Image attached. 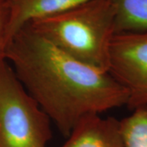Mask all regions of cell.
I'll use <instances>...</instances> for the list:
<instances>
[{
	"label": "cell",
	"instance_id": "1",
	"mask_svg": "<svg viewBox=\"0 0 147 147\" xmlns=\"http://www.w3.org/2000/svg\"><path fill=\"white\" fill-rule=\"evenodd\" d=\"M4 57L65 137L86 115L127 104V91L109 72L69 56L27 25L11 38Z\"/></svg>",
	"mask_w": 147,
	"mask_h": 147
},
{
	"label": "cell",
	"instance_id": "2",
	"mask_svg": "<svg viewBox=\"0 0 147 147\" xmlns=\"http://www.w3.org/2000/svg\"><path fill=\"white\" fill-rule=\"evenodd\" d=\"M26 25L69 56L108 72L115 35V11L110 0H89Z\"/></svg>",
	"mask_w": 147,
	"mask_h": 147
},
{
	"label": "cell",
	"instance_id": "3",
	"mask_svg": "<svg viewBox=\"0 0 147 147\" xmlns=\"http://www.w3.org/2000/svg\"><path fill=\"white\" fill-rule=\"evenodd\" d=\"M51 138V120L1 60L0 147H46Z\"/></svg>",
	"mask_w": 147,
	"mask_h": 147
},
{
	"label": "cell",
	"instance_id": "4",
	"mask_svg": "<svg viewBox=\"0 0 147 147\" xmlns=\"http://www.w3.org/2000/svg\"><path fill=\"white\" fill-rule=\"evenodd\" d=\"M108 72L127 91L130 110L147 105V31L116 34Z\"/></svg>",
	"mask_w": 147,
	"mask_h": 147
},
{
	"label": "cell",
	"instance_id": "5",
	"mask_svg": "<svg viewBox=\"0 0 147 147\" xmlns=\"http://www.w3.org/2000/svg\"><path fill=\"white\" fill-rule=\"evenodd\" d=\"M61 147H124L119 120L93 114L82 118Z\"/></svg>",
	"mask_w": 147,
	"mask_h": 147
},
{
	"label": "cell",
	"instance_id": "6",
	"mask_svg": "<svg viewBox=\"0 0 147 147\" xmlns=\"http://www.w3.org/2000/svg\"><path fill=\"white\" fill-rule=\"evenodd\" d=\"M9 22L7 42L29 22L54 16L89 0H7Z\"/></svg>",
	"mask_w": 147,
	"mask_h": 147
},
{
	"label": "cell",
	"instance_id": "7",
	"mask_svg": "<svg viewBox=\"0 0 147 147\" xmlns=\"http://www.w3.org/2000/svg\"><path fill=\"white\" fill-rule=\"evenodd\" d=\"M115 11V34L147 31V0H110Z\"/></svg>",
	"mask_w": 147,
	"mask_h": 147
},
{
	"label": "cell",
	"instance_id": "8",
	"mask_svg": "<svg viewBox=\"0 0 147 147\" xmlns=\"http://www.w3.org/2000/svg\"><path fill=\"white\" fill-rule=\"evenodd\" d=\"M119 123L123 146L147 147V105L136 108Z\"/></svg>",
	"mask_w": 147,
	"mask_h": 147
},
{
	"label": "cell",
	"instance_id": "9",
	"mask_svg": "<svg viewBox=\"0 0 147 147\" xmlns=\"http://www.w3.org/2000/svg\"><path fill=\"white\" fill-rule=\"evenodd\" d=\"M9 6L7 0H0V61L5 59L7 48V31L9 22Z\"/></svg>",
	"mask_w": 147,
	"mask_h": 147
}]
</instances>
